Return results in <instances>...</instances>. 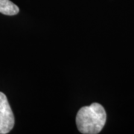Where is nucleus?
<instances>
[{
  "label": "nucleus",
  "instance_id": "nucleus-1",
  "mask_svg": "<svg viewBox=\"0 0 134 134\" xmlns=\"http://www.w3.org/2000/svg\"><path fill=\"white\" fill-rule=\"evenodd\" d=\"M107 114L103 106L98 103L81 107L77 112L76 124L78 130L83 134H97L104 127Z\"/></svg>",
  "mask_w": 134,
  "mask_h": 134
},
{
  "label": "nucleus",
  "instance_id": "nucleus-2",
  "mask_svg": "<svg viewBox=\"0 0 134 134\" xmlns=\"http://www.w3.org/2000/svg\"><path fill=\"white\" fill-rule=\"evenodd\" d=\"M14 116L8 98L0 92V134L8 133L14 126Z\"/></svg>",
  "mask_w": 134,
  "mask_h": 134
},
{
  "label": "nucleus",
  "instance_id": "nucleus-3",
  "mask_svg": "<svg viewBox=\"0 0 134 134\" xmlns=\"http://www.w3.org/2000/svg\"><path fill=\"white\" fill-rule=\"evenodd\" d=\"M19 9L10 0H0V13L8 16H14L19 13Z\"/></svg>",
  "mask_w": 134,
  "mask_h": 134
}]
</instances>
